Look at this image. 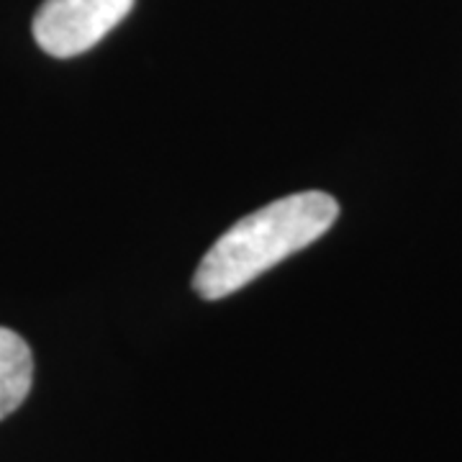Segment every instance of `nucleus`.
<instances>
[{
    "label": "nucleus",
    "instance_id": "obj_1",
    "mask_svg": "<svg viewBox=\"0 0 462 462\" xmlns=\"http://www.w3.org/2000/svg\"><path fill=\"white\" fill-rule=\"evenodd\" d=\"M337 214V200L319 190L288 196L249 214L208 249L193 278L196 291L208 300L236 293L273 264L316 242Z\"/></svg>",
    "mask_w": 462,
    "mask_h": 462
},
{
    "label": "nucleus",
    "instance_id": "obj_2",
    "mask_svg": "<svg viewBox=\"0 0 462 462\" xmlns=\"http://www.w3.org/2000/svg\"><path fill=\"white\" fill-rule=\"evenodd\" d=\"M134 0H44L33 16V39L51 57H78L129 16Z\"/></svg>",
    "mask_w": 462,
    "mask_h": 462
},
{
    "label": "nucleus",
    "instance_id": "obj_3",
    "mask_svg": "<svg viewBox=\"0 0 462 462\" xmlns=\"http://www.w3.org/2000/svg\"><path fill=\"white\" fill-rule=\"evenodd\" d=\"M32 383V349L16 331L0 327V421L26 401Z\"/></svg>",
    "mask_w": 462,
    "mask_h": 462
}]
</instances>
